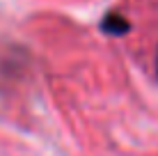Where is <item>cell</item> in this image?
I'll return each instance as SVG.
<instances>
[{"label": "cell", "mask_w": 158, "mask_h": 156, "mask_svg": "<svg viewBox=\"0 0 158 156\" xmlns=\"http://www.w3.org/2000/svg\"><path fill=\"white\" fill-rule=\"evenodd\" d=\"M101 30L106 32V35H112V37H122V35H126V32L131 30V23L126 19H124L122 14H115V12H110L106 16V19L101 21Z\"/></svg>", "instance_id": "1"}, {"label": "cell", "mask_w": 158, "mask_h": 156, "mask_svg": "<svg viewBox=\"0 0 158 156\" xmlns=\"http://www.w3.org/2000/svg\"><path fill=\"white\" fill-rule=\"evenodd\" d=\"M156 69H158V60H156Z\"/></svg>", "instance_id": "2"}]
</instances>
